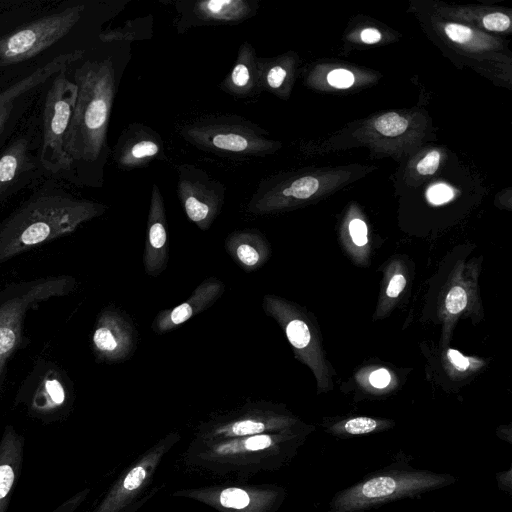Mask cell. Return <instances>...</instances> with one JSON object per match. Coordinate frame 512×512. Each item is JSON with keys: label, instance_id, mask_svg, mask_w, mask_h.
Returning <instances> with one entry per match:
<instances>
[{"label": "cell", "instance_id": "obj_4", "mask_svg": "<svg viewBox=\"0 0 512 512\" xmlns=\"http://www.w3.org/2000/svg\"><path fill=\"white\" fill-rule=\"evenodd\" d=\"M76 287L77 280L71 275H51L0 288V387L10 358L25 341L28 312L43 302L71 294Z\"/></svg>", "mask_w": 512, "mask_h": 512}, {"label": "cell", "instance_id": "obj_42", "mask_svg": "<svg viewBox=\"0 0 512 512\" xmlns=\"http://www.w3.org/2000/svg\"><path fill=\"white\" fill-rule=\"evenodd\" d=\"M3 101V99L0 97V103Z\"/></svg>", "mask_w": 512, "mask_h": 512}, {"label": "cell", "instance_id": "obj_30", "mask_svg": "<svg viewBox=\"0 0 512 512\" xmlns=\"http://www.w3.org/2000/svg\"><path fill=\"white\" fill-rule=\"evenodd\" d=\"M146 476V470L142 466H137L133 468L123 481V489L127 491H132L138 488Z\"/></svg>", "mask_w": 512, "mask_h": 512}, {"label": "cell", "instance_id": "obj_19", "mask_svg": "<svg viewBox=\"0 0 512 512\" xmlns=\"http://www.w3.org/2000/svg\"><path fill=\"white\" fill-rule=\"evenodd\" d=\"M212 145L218 149L230 152H242L248 149L249 141L235 133H219L212 138Z\"/></svg>", "mask_w": 512, "mask_h": 512}, {"label": "cell", "instance_id": "obj_34", "mask_svg": "<svg viewBox=\"0 0 512 512\" xmlns=\"http://www.w3.org/2000/svg\"><path fill=\"white\" fill-rule=\"evenodd\" d=\"M231 77L236 86L244 87L250 79L249 70L244 64H238L234 67Z\"/></svg>", "mask_w": 512, "mask_h": 512}, {"label": "cell", "instance_id": "obj_25", "mask_svg": "<svg viewBox=\"0 0 512 512\" xmlns=\"http://www.w3.org/2000/svg\"><path fill=\"white\" fill-rule=\"evenodd\" d=\"M445 33L453 42L459 44L468 42L473 36V31L469 27L455 23L447 24Z\"/></svg>", "mask_w": 512, "mask_h": 512}, {"label": "cell", "instance_id": "obj_31", "mask_svg": "<svg viewBox=\"0 0 512 512\" xmlns=\"http://www.w3.org/2000/svg\"><path fill=\"white\" fill-rule=\"evenodd\" d=\"M86 496V491L79 492L58 505L50 512H74Z\"/></svg>", "mask_w": 512, "mask_h": 512}, {"label": "cell", "instance_id": "obj_6", "mask_svg": "<svg viewBox=\"0 0 512 512\" xmlns=\"http://www.w3.org/2000/svg\"><path fill=\"white\" fill-rule=\"evenodd\" d=\"M60 71L54 78L44 102L43 143L40 160L45 169L57 173L70 168L72 162L64 150L68 129L77 98V85Z\"/></svg>", "mask_w": 512, "mask_h": 512}, {"label": "cell", "instance_id": "obj_35", "mask_svg": "<svg viewBox=\"0 0 512 512\" xmlns=\"http://www.w3.org/2000/svg\"><path fill=\"white\" fill-rule=\"evenodd\" d=\"M272 444V438L269 435H255L245 441V447L248 450H259L267 448Z\"/></svg>", "mask_w": 512, "mask_h": 512}, {"label": "cell", "instance_id": "obj_14", "mask_svg": "<svg viewBox=\"0 0 512 512\" xmlns=\"http://www.w3.org/2000/svg\"><path fill=\"white\" fill-rule=\"evenodd\" d=\"M182 200L188 218L200 229L207 230L216 216L217 202L212 197L193 190L183 192Z\"/></svg>", "mask_w": 512, "mask_h": 512}, {"label": "cell", "instance_id": "obj_12", "mask_svg": "<svg viewBox=\"0 0 512 512\" xmlns=\"http://www.w3.org/2000/svg\"><path fill=\"white\" fill-rule=\"evenodd\" d=\"M225 248L232 259L244 270L255 271L268 259L270 249L265 238L256 231H238L225 241Z\"/></svg>", "mask_w": 512, "mask_h": 512}, {"label": "cell", "instance_id": "obj_33", "mask_svg": "<svg viewBox=\"0 0 512 512\" xmlns=\"http://www.w3.org/2000/svg\"><path fill=\"white\" fill-rule=\"evenodd\" d=\"M390 380L391 376L389 372L384 368H380L373 371L369 377L370 384L378 389H383L387 387L390 383Z\"/></svg>", "mask_w": 512, "mask_h": 512}, {"label": "cell", "instance_id": "obj_20", "mask_svg": "<svg viewBox=\"0 0 512 512\" xmlns=\"http://www.w3.org/2000/svg\"><path fill=\"white\" fill-rule=\"evenodd\" d=\"M249 502L248 494L240 488H227L220 494V503L227 508L243 509Z\"/></svg>", "mask_w": 512, "mask_h": 512}, {"label": "cell", "instance_id": "obj_38", "mask_svg": "<svg viewBox=\"0 0 512 512\" xmlns=\"http://www.w3.org/2000/svg\"><path fill=\"white\" fill-rule=\"evenodd\" d=\"M448 358L455 368L458 370H466L469 366V359L463 356L459 351L455 349L448 350Z\"/></svg>", "mask_w": 512, "mask_h": 512}, {"label": "cell", "instance_id": "obj_5", "mask_svg": "<svg viewBox=\"0 0 512 512\" xmlns=\"http://www.w3.org/2000/svg\"><path fill=\"white\" fill-rule=\"evenodd\" d=\"M72 382L56 364L38 359L15 395V405L49 424L68 415L73 404Z\"/></svg>", "mask_w": 512, "mask_h": 512}, {"label": "cell", "instance_id": "obj_28", "mask_svg": "<svg viewBox=\"0 0 512 512\" xmlns=\"http://www.w3.org/2000/svg\"><path fill=\"white\" fill-rule=\"evenodd\" d=\"M158 145L152 141H141L136 143L130 150L134 159H143L154 156L158 153Z\"/></svg>", "mask_w": 512, "mask_h": 512}, {"label": "cell", "instance_id": "obj_39", "mask_svg": "<svg viewBox=\"0 0 512 512\" xmlns=\"http://www.w3.org/2000/svg\"><path fill=\"white\" fill-rule=\"evenodd\" d=\"M14 99L16 98L10 97L0 103V131L2 130L10 116L11 110L13 108Z\"/></svg>", "mask_w": 512, "mask_h": 512}, {"label": "cell", "instance_id": "obj_36", "mask_svg": "<svg viewBox=\"0 0 512 512\" xmlns=\"http://www.w3.org/2000/svg\"><path fill=\"white\" fill-rule=\"evenodd\" d=\"M286 71L281 66L272 67L267 74V83L271 88H279L284 82Z\"/></svg>", "mask_w": 512, "mask_h": 512}, {"label": "cell", "instance_id": "obj_10", "mask_svg": "<svg viewBox=\"0 0 512 512\" xmlns=\"http://www.w3.org/2000/svg\"><path fill=\"white\" fill-rule=\"evenodd\" d=\"M25 439L6 425L0 439V512H7L24 459Z\"/></svg>", "mask_w": 512, "mask_h": 512}, {"label": "cell", "instance_id": "obj_32", "mask_svg": "<svg viewBox=\"0 0 512 512\" xmlns=\"http://www.w3.org/2000/svg\"><path fill=\"white\" fill-rule=\"evenodd\" d=\"M497 487L507 493L509 496L512 495V467L509 466L506 470L500 471L495 475Z\"/></svg>", "mask_w": 512, "mask_h": 512}, {"label": "cell", "instance_id": "obj_15", "mask_svg": "<svg viewBox=\"0 0 512 512\" xmlns=\"http://www.w3.org/2000/svg\"><path fill=\"white\" fill-rule=\"evenodd\" d=\"M391 427L387 420L368 416H357L335 422L327 427V431L335 437L353 438L384 431Z\"/></svg>", "mask_w": 512, "mask_h": 512}, {"label": "cell", "instance_id": "obj_3", "mask_svg": "<svg viewBox=\"0 0 512 512\" xmlns=\"http://www.w3.org/2000/svg\"><path fill=\"white\" fill-rule=\"evenodd\" d=\"M77 98L64 136L71 162L95 160L104 141L112 96V75L106 62H86L74 76Z\"/></svg>", "mask_w": 512, "mask_h": 512}, {"label": "cell", "instance_id": "obj_7", "mask_svg": "<svg viewBox=\"0 0 512 512\" xmlns=\"http://www.w3.org/2000/svg\"><path fill=\"white\" fill-rule=\"evenodd\" d=\"M83 5L68 7L32 21L0 38V65L35 57L66 36L81 18Z\"/></svg>", "mask_w": 512, "mask_h": 512}, {"label": "cell", "instance_id": "obj_18", "mask_svg": "<svg viewBox=\"0 0 512 512\" xmlns=\"http://www.w3.org/2000/svg\"><path fill=\"white\" fill-rule=\"evenodd\" d=\"M319 189V181L313 176H305L295 180L289 187L282 191L285 197L295 199H308Z\"/></svg>", "mask_w": 512, "mask_h": 512}, {"label": "cell", "instance_id": "obj_26", "mask_svg": "<svg viewBox=\"0 0 512 512\" xmlns=\"http://www.w3.org/2000/svg\"><path fill=\"white\" fill-rule=\"evenodd\" d=\"M453 196L454 192L452 188L445 184H436L427 191L428 200L436 205L448 202Z\"/></svg>", "mask_w": 512, "mask_h": 512}, {"label": "cell", "instance_id": "obj_9", "mask_svg": "<svg viewBox=\"0 0 512 512\" xmlns=\"http://www.w3.org/2000/svg\"><path fill=\"white\" fill-rule=\"evenodd\" d=\"M224 283L215 277L202 281L183 303L160 311L152 322L156 334L167 333L212 306L223 294Z\"/></svg>", "mask_w": 512, "mask_h": 512}, {"label": "cell", "instance_id": "obj_2", "mask_svg": "<svg viewBox=\"0 0 512 512\" xmlns=\"http://www.w3.org/2000/svg\"><path fill=\"white\" fill-rule=\"evenodd\" d=\"M380 469L337 491L322 512H366L386 504L419 498L457 482L449 473L413 467L402 453Z\"/></svg>", "mask_w": 512, "mask_h": 512}, {"label": "cell", "instance_id": "obj_23", "mask_svg": "<svg viewBox=\"0 0 512 512\" xmlns=\"http://www.w3.org/2000/svg\"><path fill=\"white\" fill-rule=\"evenodd\" d=\"M483 26L490 31L503 32L510 27L509 17L500 12L487 14L482 20Z\"/></svg>", "mask_w": 512, "mask_h": 512}, {"label": "cell", "instance_id": "obj_13", "mask_svg": "<svg viewBox=\"0 0 512 512\" xmlns=\"http://www.w3.org/2000/svg\"><path fill=\"white\" fill-rule=\"evenodd\" d=\"M27 152L28 142L20 138L0 154V196L27 168Z\"/></svg>", "mask_w": 512, "mask_h": 512}, {"label": "cell", "instance_id": "obj_40", "mask_svg": "<svg viewBox=\"0 0 512 512\" xmlns=\"http://www.w3.org/2000/svg\"><path fill=\"white\" fill-rule=\"evenodd\" d=\"M381 34L377 29L367 28L361 32V40L367 44H373L380 40Z\"/></svg>", "mask_w": 512, "mask_h": 512}, {"label": "cell", "instance_id": "obj_41", "mask_svg": "<svg viewBox=\"0 0 512 512\" xmlns=\"http://www.w3.org/2000/svg\"><path fill=\"white\" fill-rule=\"evenodd\" d=\"M428 512H441V511L433 510V511H428Z\"/></svg>", "mask_w": 512, "mask_h": 512}, {"label": "cell", "instance_id": "obj_29", "mask_svg": "<svg viewBox=\"0 0 512 512\" xmlns=\"http://www.w3.org/2000/svg\"><path fill=\"white\" fill-rule=\"evenodd\" d=\"M349 232L357 246H363L367 243V226L362 220L353 219L349 224Z\"/></svg>", "mask_w": 512, "mask_h": 512}, {"label": "cell", "instance_id": "obj_16", "mask_svg": "<svg viewBox=\"0 0 512 512\" xmlns=\"http://www.w3.org/2000/svg\"><path fill=\"white\" fill-rule=\"evenodd\" d=\"M201 9L206 15L217 19H231L241 15L244 3L231 0H211L202 2Z\"/></svg>", "mask_w": 512, "mask_h": 512}, {"label": "cell", "instance_id": "obj_22", "mask_svg": "<svg viewBox=\"0 0 512 512\" xmlns=\"http://www.w3.org/2000/svg\"><path fill=\"white\" fill-rule=\"evenodd\" d=\"M445 305L449 313L458 314L467 305L466 291L460 286L453 287L447 294Z\"/></svg>", "mask_w": 512, "mask_h": 512}, {"label": "cell", "instance_id": "obj_8", "mask_svg": "<svg viewBox=\"0 0 512 512\" xmlns=\"http://www.w3.org/2000/svg\"><path fill=\"white\" fill-rule=\"evenodd\" d=\"M137 342V330L128 316L115 307L101 310L91 336V347L97 360L124 361L133 354Z\"/></svg>", "mask_w": 512, "mask_h": 512}, {"label": "cell", "instance_id": "obj_27", "mask_svg": "<svg viewBox=\"0 0 512 512\" xmlns=\"http://www.w3.org/2000/svg\"><path fill=\"white\" fill-rule=\"evenodd\" d=\"M439 163L440 153L433 150L418 162L416 169L421 175H432L437 170Z\"/></svg>", "mask_w": 512, "mask_h": 512}, {"label": "cell", "instance_id": "obj_1", "mask_svg": "<svg viewBox=\"0 0 512 512\" xmlns=\"http://www.w3.org/2000/svg\"><path fill=\"white\" fill-rule=\"evenodd\" d=\"M103 211L102 205L62 194L29 200L0 223V266L34 247L72 234Z\"/></svg>", "mask_w": 512, "mask_h": 512}, {"label": "cell", "instance_id": "obj_37", "mask_svg": "<svg viewBox=\"0 0 512 512\" xmlns=\"http://www.w3.org/2000/svg\"><path fill=\"white\" fill-rule=\"evenodd\" d=\"M406 285V279L401 274H396L390 280L386 293L389 297L395 298L403 291Z\"/></svg>", "mask_w": 512, "mask_h": 512}, {"label": "cell", "instance_id": "obj_17", "mask_svg": "<svg viewBox=\"0 0 512 512\" xmlns=\"http://www.w3.org/2000/svg\"><path fill=\"white\" fill-rule=\"evenodd\" d=\"M408 125V120L396 112L385 113L374 121L376 131L387 137H396L403 134Z\"/></svg>", "mask_w": 512, "mask_h": 512}, {"label": "cell", "instance_id": "obj_24", "mask_svg": "<svg viewBox=\"0 0 512 512\" xmlns=\"http://www.w3.org/2000/svg\"><path fill=\"white\" fill-rule=\"evenodd\" d=\"M328 83L336 88H348L354 83V75L346 69H335L327 75Z\"/></svg>", "mask_w": 512, "mask_h": 512}, {"label": "cell", "instance_id": "obj_11", "mask_svg": "<svg viewBox=\"0 0 512 512\" xmlns=\"http://www.w3.org/2000/svg\"><path fill=\"white\" fill-rule=\"evenodd\" d=\"M143 263L146 274L152 277L161 274L168 263L165 213L161 199L155 193L148 217Z\"/></svg>", "mask_w": 512, "mask_h": 512}, {"label": "cell", "instance_id": "obj_21", "mask_svg": "<svg viewBox=\"0 0 512 512\" xmlns=\"http://www.w3.org/2000/svg\"><path fill=\"white\" fill-rule=\"evenodd\" d=\"M266 429V423L257 418H243L234 421L230 426V432L234 435L243 436L258 434Z\"/></svg>", "mask_w": 512, "mask_h": 512}]
</instances>
